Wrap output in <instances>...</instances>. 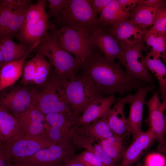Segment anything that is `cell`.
Returning a JSON list of instances; mask_svg holds the SVG:
<instances>
[{
  "label": "cell",
  "mask_w": 166,
  "mask_h": 166,
  "mask_svg": "<svg viewBox=\"0 0 166 166\" xmlns=\"http://www.w3.org/2000/svg\"><path fill=\"white\" fill-rule=\"evenodd\" d=\"M79 72L88 77L105 95L117 93L123 95L125 92L145 86L144 82L128 76L119 62L108 61L97 47L82 62Z\"/></svg>",
  "instance_id": "6da1fadb"
},
{
  "label": "cell",
  "mask_w": 166,
  "mask_h": 166,
  "mask_svg": "<svg viewBox=\"0 0 166 166\" xmlns=\"http://www.w3.org/2000/svg\"><path fill=\"white\" fill-rule=\"evenodd\" d=\"M56 27L53 24L41 43L32 52L43 55L50 62L55 73L65 80H70L79 72L83 62L62 46L55 34Z\"/></svg>",
  "instance_id": "7a4b0ae2"
},
{
  "label": "cell",
  "mask_w": 166,
  "mask_h": 166,
  "mask_svg": "<svg viewBox=\"0 0 166 166\" xmlns=\"http://www.w3.org/2000/svg\"><path fill=\"white\" fill-rule=\"evenodd\" d=\"M91 0H68L58 16L54 18V25L60 28L92 32L100 27Z\"/></svg>",
  "instance_id": "3957f363"
},
{
  "label": "cell",
  "mask_w": 166,
  "mask_h": 166,
  "mask_svg": "<svg viewBox=\"0 0 166 166\" xmlns=\"http://www.w3.org/2000/svg\"><path fill=\"white\" fill-rule=\"evenodd\" d=\"M45 0L32 3L15 38L20 43L33 45L41 42L50 29L52 22L49 21L45 10Z\"/></svg>",
  "instance_id": "277c9868"
},
{
  "label": "cell",
  "mask_w": 166,
  "mask_h": 166,
  "mask_svg": "<svg viewBox=\"0 0 166 166\" xmlns=\"http://www.w3.org/2000/svg\"><path fill=\"white\" fill-rule=\"evenodd\" d=\"M67 81L53 70L48 80L43 85L37 86V105L42 113L45 115L57 112H73L69 105L65 93Z\"/></svg>",
  "instance_id": "5b68a950"
},
{
  "label": "cell",
  "mask_w": 166,
  "mask_h": 166,
  "mask_svg": "<svg viewBox=\"0 0 166 166\" xmlns=\"http://www.w3.org/2000/svg\"><path fill=\"white\" fill-rule=\"evenodd\" d=\"M65 93L70 109L79 116L93 102L107 97L88 77L81 73L73 79L66 81Z\"/></svg>",
  "instance_id": "8992f818"
},
{
  "label": "cell",
  "mask_w": 166,
  "mask_h": 166,
  "mask_svg": "<svg viewBox=\"0 0 166 166\" xmlns=\"http://www.w3.org/2000/svg\"><path fill=\"white\" fill-rule=\"evenodd\" d=\"M80 116L73 112L44 115V132L42 137L53 144L70 139L77 126Z\"/></svg>",
  "instance_id": "52a82bcc"
},
{
  "label": "cell",
  "mask_w": 166,
  "mask_h": 166,
  "mask_svg": "<svg viewBox=\"0 0 166 166\" xmlns=\"http://www.w3.org/2000/svg\"><path fill=\"white\" fill-rule=\"evenodd\" d=\"M36 86L14 84L0 91V106L15 116L37 104Z\"/></svg>",
  "instance_id": "ba28073f"
},
{
  "label": "cell",
  "mask_w": 166,
  "mask_h": 166,
  "mask_svg": "<svg viewBox=\"0 0 166 166\" xmlns=\"http://www.w3.org/2000/svg\"><path fill=\"white\" fill-rule=\"evenodd\" d=\"M121 53L117 58L125 69L126 74L132 79L148 83L154 90V78L144 63L143 42L133 45L119 43Z\"/></svg>",
  "instance_id": "9c48e42d"
},
{
  "label": "cell",
  "mask_w": 166,
  "mask_h": 166,
  "mask_svg": "<svg viewBox=\"0 0 166 166\" xmlns=\"http://www.w3.org/2000/svg\"><path fill=\"white\" fill-rule=\"evenodd\" d=\"M55 32L64 49L83 62L97 47L91 32L56 27Z\"/></svg>",
  "instance_id": "30bf717a"
},
{
  "label": "cell",
  "mask_w": 166,
  "mask_h": 166,
  "mask_svg": "<svg viewBox=\"0 0 166 166\" xmlns=\"http://www.w3.org/2000/svg\"><path fill=\"white\" fill-rule=\"evenodd\" d=\"M76 149L70 139L43 148L31 156L13 161L34 166H62L75 155Z\"/></svg>",
  "instance_id": "8fae6325"
},
{
  "label": "cell",
  "mask_w": 166,
  "mask_h": 166,
  "mask_svg": "<svg viewBox=\"0 0 166 166\" xmlns=\"http://www.w3.org/2000/svg\"><path fill=\"white\" fill-rule=\"evenodd\" d=\"M53 144L42 136L23 135L0 143V151L13 161L31 156Z\"/></svg>",
  "instance_id": "7c38bea8"
},
{
  "label": "cell",
  "mask_w": 166,
  "mask_h": 166,
  "mask_svg": "<svg viewBox=\"0 0 166 166\" xmlns=\"http://www.w3.org/2000/svg\"><path fill=\"white\" fill-rule=\"evenodd\" d=\"M159 92H154L151 99L145 102L148 111V121L155 137L158 142L157 148L160 152L166 153V123L164 113L166 109V95L161 103Z\"/></svg>",
  "instance_id": "4fadbf2b"
},
{
  "label": "cell",
  "mask_w": 166,
  "mask_h": 166,
  "mask_svg": "<svg viewBox=\"0 0 166 166\" xmlns=\"http://www.w3.org/2000/svg\"><path fill=\"white\" fill-rule=\"evenodd\" d=\"M52 68L50 63L44 56L36 53L32 58L25 61L20 84L40 86L48 80Z\"/></svg>",
  "instance_id": "5bb4252c"
},
{
  "label": "cell",
  "mask_w": 166,
  "mask_h": 166,
  "mask_svg": "<svg viewBox=\"0 0 166 166\" xmlns=\"http://www.w3.org/2000/svg\"><path fill=\"white\" fill-rule=\"evenodd\" d=\"M153 89L150 85L141 87L134 95L127 96V103L130 105L128 117L127 118L129 132L134 140L143 132L142 130L143 107L147 94Z\"/></svg>",
  "instance_id": "9a60e30c"
},
{
  "label": "cell",
  "mask_w": 166,
  "mask_h": 166,
  "mask_svg": "<svg viewBox=\"0 0 166 166\" xmlns=\"http://www.w3.org/2000/svg\"><path fill=\"white\" fill-rule=\"evenodd\" d=\"M147 28L136 24L128 19L107 29H103L119 43L133 45L143 42Z\"/></svg>",
  "instance_id": "2e32d148"
},
{
  "label": "cell",
  "mask_w": 166,
  "mask_h": 166,
  "mask_svg": "<svg viewBox=\"0 0 166 166\" xmlns=\"http://www.w3.org/2000/svg\"><path fill=\"white\" fill-rule=\"evenodd\" d=\"M14 116L23 135L42 137L45 130L44 115L36 105Z\"/></svg>",
  "instance_id": "e0dca14e"
},
{
  "label": "cell",
  "mask_w": 166,
  "mask_h": 166,
  "mask_svg": "<svg viewBox=\"0 0 166 166\" xmlns=\"http://www.w3.org/2000/svg\"><path fill=\"white\" fill-rule=\"evenodd\" d=\"M92 38L94 44L105 58L111 63H114L115 59L118 58L121 51L117 40L101 27L96 28L92 32Z\"/></svg>",
  "instance_id": "ac0fdd59"
},
{
  "label": "cell",
  "mask_w": 166,
  "mask_h": 166,
  "mask_svg": "<svg viewBox=\"0 0 166 166\" xmlns=\"http://www.w3.org/2000/svg\"><path fill=\"white\" fill-rule=\"evenodd\" d=\"M117 100L112 94L95 101L79 117L76 124L78 126L86 125L104 117Z\"/></svg>",
  "instance_id": "d6986e66"
},
{
  "label": "cell",
  "mask_w": 166,
  "mask_h": 166,
  "mask_svg": "<svg viewBox=\"0 0 166 166\" xmlns=\"http://www.w3.org/2000/svg\"><path fill=\"white\" fill-rule=\"evenodd\" d=\"M155 139L150 127L147 131L143 132L126 148L118 166H132L137 161L142 152L150 145Z\"/></svg>",
  "instance_id": "ffe728a7"
},
{
  "label": "cell",
  "mask_w": 166,
  "mask_h": 166,
  "mask_svg": "<svg viewBox=\"0 0 166 166\" xmlns=\"http://www.w3.org/2000/svg\"><path fill=\"white\" fill-rule=\"evenodd\" d=\"M126 96L123 98H119L113 108H111L104 117L113 132L123 138L129 132L128 128L127 118L124 115V109L127 103Z\"/></svg>",
  "instance_id": "44dd1931"
},
{
  "label": "cell",
  "mask_w": 166,
  "mask_h": 166,
  "mask_svg": "<svg viewBox=\"0 0 166 166\" xmlns=\"http://www.w3.org/2000/svg\"><path fill=\"white\" fill-rule=\"evenodd\" d=\"M74 134L83 136L94 142L107 138L114 134L105 117L88 124L78 126Z\"/></svg>",
  "instance_id": "7402d4cb"
},
{
  "label": "cell",
  "mask_w": 166,
  "mask_h": 166,
  "mask_svg": "<svg viewBox=\"0 0 166 166\" xmlns=\"http://www.w3.org/2000/svg\"><path fill=\"white\" fill-rule=\"evenodd\" d=\"M41 42H38L31 45L24 43H17L10 38L1 39L0 49L4 57L5 64L22 58L28 52H32Z\"/></svg>",
  "instance_id": "603a6c76"
},
{
  "label": "cell",
  "mask_w": 166,
  "mask_h": 166,
  "mask_svg": "<svg viewBox=\"0 0 166 166\" xmlns=\"http://www.w3.org/2000/svg\"><path fill=\"white\" fill-rule=\"evenodd\" d=\"M130 15L123 9L118 0H112L100 14L98 22L102 28L114 26L129 19Z\"/></svg>",
  "instance_id": "cb8c5ba5"
},
{
  "label": "cell",
  "mask_w": 166,
  "mask_h": 166,
  "mask_svg": "<svg viewBox=\"0 0 166 166\" xmlns=\"http://www.w3.org/2000/svg\"><path fill=\"white\" fill-rule=\"evenodd\" d=\"M31 52L17 61L6 63L0 71V91L14 85L22 76L26 59Z\"/></svg>",
  "instance_id": "d4e9b609"
},
{
  "label": "cell",
  "mask_w": 166,
  "mask_h": 166,
  "mask_svg": "<svg viewBox=\"0 0 166 166\" xmlns=\"http://www.w3.org/2000/svg\"><path fill=\"white\" fill-rule=\"evenodd\" d=\"M71 140L76 149L82 148L92 153L105 166H118L97 142H92L83 136L75 134L72 136Z\"/></svg>",
  "instance_id": "484cf974"
},
{
  "label": "cell",
  "mask_w": 166,
  "mask_h": 166,
  "mask_svg": "<svg viewBox=\"0 0 166 166\" xmlns=\"http://www.w3.org/2000/svg\"><path fill=\"white\" fill-rule=\"evenodd\" d=\"M144 64L148 71L158 80L160 86L161 97L164 99L166 95V67L160 58L153 52H147L144 58Z\"/></svg>",
  "instance_id": "4316f807"
},
{
  "label": "cell",
  "mask_w": 166,
  "mask_h": 166,
  "mask_svg": "<svg viewBox=\"0 0 166 166\" xmlns=\"http://www.w3.org/2000/svg\"><path fill=\"white\" fill-rule=\"evenodd\" d=\"M22 135L14 116L0 106V143Z\"/></svg>",
  "instance_id": "83f0119b"
},
{
  "label": "cell",
  "mask_w": 166,
  "mask_h": 166,
  "mask_svg": "<svg viewBox=\"0 0 166 166\" xmlns=\"http://www.w3.org/2000/svg\"><path fill=\"white\" fill-rule=\"evenodd\" d=\"M166 4L165 1H163L156 6L151 7L143 5L140 2L138 6L130 13L129 20L136 24L148 28L152 25L158 11Z\"/></svg>",
  "instance_id": "f1b7e54d"
},
{
  "label": "cell",
  "mask_w": 166,
  "mask_h": 166,
  "mask_svg": "<svg viewBox=\"0 0 166 166\" xmlns=\"http://www.w3.org/2000/svg\"><path fill=\"white\" fill-rule=\"evenodd\" d=\"M32 3L30 0H22L16 6L2 38H15Z\"/></svg>",
  "instance_id": "f546056e"
},
{
  "label": "cell",
  "mask_w": 166,
  "mask_h": 166,
  "mask_svg": "<svg viewBox=\"0 0 166 166\" xmlns=\"http://www.w3.org/2000/svg\"><path fill=\"white\" fill-rule=\"evenodd\" d=\"M144 41L152 51L166 62V34H159L152 28L148 30Z\"/></svg>",
  "instance_id": "4dcf8cb0"
},
{
  "label": "cell",
  "mask_w": 166,
  "mask_h": 166,
  "mask_svg": "<svg viewBox=\"0 0 166 166\" xmlns=\"http://www.w3.org/2000/svg\"><path fill=\"white\" fill-rule=\"evenodd\" d=\"M107 154L117 163L121 161L126 149L123 138L116 134L97 142Z\"/></svg>",
  "instance_id": "1f68e13d"
},
{
  "label": "cell",
  "mask_w": 166,
  "mask_h": 166,
  "mask_svg": "<svg viewBox=\"0 0 166 166\" xmlns=\"http://www.w3.org/2000/svg\"><path fill=\"white\" fill-rule=\"evenodd\" d=\"M21 0H0V39L5 33L16 6Z\"/></svg>",
  "instance_id": "d6a6232c"
},
{
  "label": "cell",
  "mask_w": 166,
  "mask_h": 166,
  "mask_svg": "<svg viewBox=\"0 0 166 166\" xmlns=\"http://www.w3.org/2000/svg\"><path fill=\"white\" fill-rule=\"evenodd\" d=\"M73 158L86 166H105L92 153L86 150L75 155Z\"/></svg>",
  "instance_id": "836d02e7"
},
{
  "label": "cell",
  "mask_w": 166,
  "mask_h": 166,
  "mask_svg": "<svg viewBox=\"0 0 166 166\" xmlns=\"http://www.w3.org/2000/svg\"><path fill=\"white\" fill-rule=\"evenodd\" d=\"M151 28L158 33L166 34V4L158 11Z\"/></svg>",
  "instance_id": "e575fe53"
},
{
  "label": "cell",
  "mask_w": 166,
  "mask_h": 166,
  "mask_svg": "<svg viewBox=\"0 0 166 166\" xmlns=\"http://www.w3.org/2000/svg\"><path fill=\"white\" fill-rule=\"evenodd\" d=\"M68 0H48L49 10L47 12L49 18H56L65 6Z\"/></svg>",
  "instance_id": "d590c367"
},
{
  "label": "cell",
  "mask_w": 166,
  "mask_h": 166,
  "mask_svg": "<svg viewBox=\"0 0 166 166\" xmlns=\"http://www.w3.org/2000/svg\"><path fill=\"white\" fill-rule=\"evenodd\" d=\"M144 166H166V158L160 153H151L145 158Z\"/></svg>",
  "instance_id": "8d00e7d4"
},
{
  "label": "cell",
  "mask_w": 166,
  "mask_h": 166,
  "mask_svg": "<svg viewBox=\"0 0 166 166\" xmlns=\"http://www.w3.org/2000/svg\"><path fill=\"white\" fill-rule=\"evenodd\" d=\"M112 0H91L93 12L96 15L100 14Z\"/></svg>",
  "instance_id": "74e56055"
},
{
  "label": "cell",
  "mask_w": 166,
  "mask_h": 166,
  "mask_svg": "<svg viewBox=\"0 0 166 166\" xmlns=\"http://www.w3.org/2000/svg\"><path fill=\"white\" fill-rule=\"evenodd\" d=\"M123 9L130 13L139 5L141 0H118Z\"/></svg>",
  "instance_id": "f35d334b"
},
{
  "label": "cell",
  "mask_w": 166,
  "mask_h": 166,
  "mask_svg": "<svg viewBox=\"0 0 166 166\" xmlns=\"http://www.w3.org/2000/svg\"><path fill=\"white\" fill-rule=\"evenodd\" d=\"M0 166H13V161L0 151Z\"/></svg>",
  "instance_id": "ab89813d"
},
{
  "label": "cell",
  "mask_w": 166,
  "mask_h": 166,
  "mask_svg": "<svg viewBox=\"0 0 166 166\" xmlns=\"http://www.w3.org/2000/svg\"><path fill=\"white\" fill-rule=\"evenodd\" d=\"M163 2L160 0H141L140 3L148 6H156Z\"/></svg>",
  "instance_id": "60d3db41"
},
{
  "label": "cell",
  "mask_w": 166,
  "mask_h": 166,
  "mask_svg": "<svg viewBox=\"0 0 166 166\" xmlns=\"http://www.w3.org/2000/svg\"><path fill=\"white\" fill-rule=\"evenodd\" d=\"M62 166H86L82 163L75 160L73 157Z\"/></svg>",
  "instance_id": "b9f144b4"
},
{
  "label": "cell",
  "mask_w": 166,
  "mask_h": 166,
  "mask_svg": "<svg viewBox=\"0 0 166 166\" xmlns=\"http://www.w3.org/2000/svg\"><path fill=\"white\" fill-rule=\"evenodd\" d=\"M13 166H34L29 164L16 161H13Z\"/></svg>",
  "instance_id": "7bdbcfd3"
},
{
  "label": "cell",
  "mask_w": 166,
  "mask_h": 166,
  "mask_svg": "<svg viewBox=\"0 0 166 166\" xmlns=\"http://www.w3.org/2000/svg\"><path fill=\"white\" fill-rule=\"evenodd\" d=\"M5 64V61L3 54L0 49V68H1Z\"/></svg>",
  "instance_id": "ee69618b"
},
{
  "label": "cell",
  "mask_w": 166,
  "mask_h": 166,
  "mask_svg": "<svg viewBox=\"0 0 166 166\" xmlns=\"http://www.w3.org/2000/svg\"><path fill=\"white\" fill-rule=\"evenodd\" d=\"M135 166H143L141 163L140 162H139L137 163Z\"/></svg>",
  "instance_id": "f6af8a7d"
},
{
  "label": "cell",
  "mask_w": 166,
  "mask_h": 166,
  "mask_svg": "<svg viewBox=\"0 0 166 166\" xmlns=\"http://www.w3.org/2000/svg\"><path fill=\"white\" fill-rule=\"evenodd\" d=\"M165 117V121H166V114H165V116H164Z\"/></svg>",
  "instance_id": "bcb514c9"
},
{
  "label": "cell",
  "mask_w": 166,
  "mask_h": 166,
  "mask_svg": "<svg viewBox=\"0 0 166 166\" xmlns=\"http://www.w3.org/2000/svg\"><path fill=\"white\" fill-rule=\"evenodd\" d=\"M165 1V2H166V1Z\"/></svg>",
  "instance_id": "7dc6e473"
}]
</instances>
